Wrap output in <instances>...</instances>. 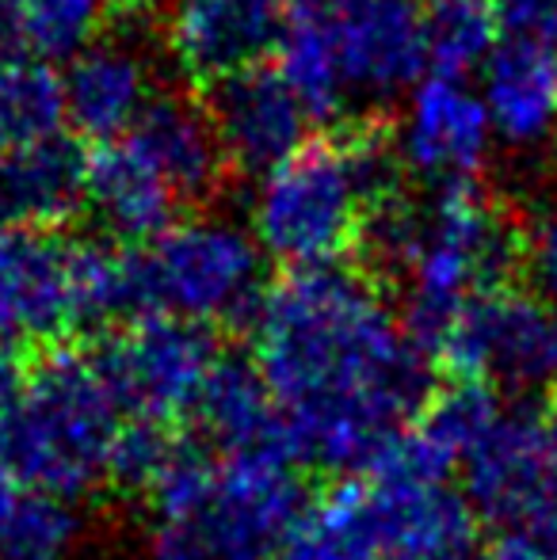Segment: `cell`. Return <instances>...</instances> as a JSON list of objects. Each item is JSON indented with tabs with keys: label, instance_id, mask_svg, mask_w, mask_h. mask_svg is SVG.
<instances>
[{
	"label": "cell",
	"instance_id": "23",
	"mask_svg": "<svg viewBox=\"0 0 557 560\" xmlns=\"http://www.w3.org/2000/svg\"><path fill=\"white\" fill-rule=\"evenodd\" d=\"M423 38H428V73L466 77L504 43L500 0H423Z\"/></svg>",
	"mask_w": 557,
	"mask_h": 560
},
{
	"label": "cell",
	"instance_id": "10",
	"mask_svg": "<svg viewBox=\"0 0 557 560\" xmlns=\"http://www.w3.org/2000/svg\"><path fill=\"white\" fill-rule=\"evenodd\" d=\"M282 31L279 0H169L164 12V46L199 89L260 69Z\"/></svg>",
	"mask_w": 557,
	"mask_h": 560
},
{
	"label": "cell",
	"instance_id": "33",
	"mask_svg": "<svg viewBox=\"0 0 557 560\" xmlns=\"http://www.w3.org/2000/svg\"><path fill=\"white\" fill-rule=\"evenodd\" d=\"M161 0H107V8H115V12L123 15H135V12H149V8H156Z\"/></svg>",
	"mask_w": 557,
	"mask_h": 560
},
{
	"label": "cell",
	"instance_id": "8",
	"mask_svg": "<svg viewBox=\"0 0 557 560\" xmlns=\"http://www.w3.org/2000/svg\"><path fill=\"white\" fill-rule=\"evenodd\" d=\"M96 362L127 420L169 428L195 412L222 354L210 328L176 317H138L100 347Z\"/></svg>",
	"mask_w": 557,
	"mask_h": 560
},
{
	"label": "cell",
	"instance_id": "3",
	"mask_svg": "<svg viewBox=\"0 0 557 560\" xmlns=\"http://www.w3.org/2000/svg\"><path fill=\"white\" fill-rule=\"evenodd\" d=\"M149 560H271L305 511V485L282 450L222 454L176 443L146 488Z\"/></svg>",
	"mask_w": 557,
	"mask_h": 560
},
{
	"label": "cell",
	"instance_id": "15",
	"mask_svg": "<svg viewBox=\"0 0 557 560\" xmlns=\"http://www.w3.org/2000/svg\"><path fill=\"white\" fill-rule=\"evenodd\" d=\"M66 126L92 145L123 141L156 100L153 69L130 43L96 38L61 73Z\"/></svg>",
	"mask_w": 557,
	"mask_h": 560
},
{
	"label": "cell",
	"instance_id": "32",
	"mask_svg": "<svg viewBox=\"0 0 557 560\" xmlns=\"http://www.w3.org/2000/svg\"><path fill=\"white\" fill-rule=\"evenodd\" d=\"M279 8L294 15H317L321 8H328V0H279Z\"/></svg>",
	"mask_w": 557,
	"mask_h": 560
},
{
	"label": "cell",
	"instance_id": "5",
	"mask_svg": "<svg viewBox=\"0 0 557 560\" xmlns=\"http://www.w3.org/2000/svg\"><path fill=\"white\" fill-rule=\"evenodd\" d=\"M127 423L96 351L50 347L0 400V477L20 492L77 503L115 480Z\"/></svg>",
	"mask_w": 557,
	"mask_h": 560
},
{
	"label": "cell",
	"instance_id": "12",
	"mask_svg": "<svg viewBox=\"0 0 557 560\" xmlns=\"http://www.w3.org/2000/svg\"><path fill=\"white\" fill-rule=\"evenodd\" d=\"M325 20L351 96L390 100L420 84L428 69L423 0H328Z\"/></svg>",
	"mask_w": 557,
	"mask_h": 560
},
{
	"label": "cell",
	"instance_id": "2",
	"mask_svg": "<svg viewBox=\"0 0 557 560\" xmlns=\"http://www.w3.org/2000/svg\"><path fill=\"white\" fill-rule=\"evenodd\" d=\"M397 195V149L386 126L371 118L340 122L260 176L253 236L264 259H276L287 275L344 267V256L367 244L379 210Z\"/></svg>",
	"mask_w": 557,
	"mask_h": 560
},
{
	"label": "cell",
	"instance_id": "26",
	"mask_svg": "<svg viewBox=\"0 0 557 560\" xmlns=\"http://www.w3.org/2000/svg\"><path fill=\"white\" fill-rule=\"evenodd\" d=\"M81 541V515L73 503L23 492L0 526V560H69Z\"/></svg>",
	"mask_w": 557,
	"mask_h": 560
},
{
	"label": "cell",
	"instance_id": "27",
	"mask_svg": "<svg viewBox=\"0 0 557 560\" xmlns=\"http://www.w3.org/2000/svg\"><path fill=\"white\" fill-rule=\"evenodd\" d=\"M485 560H557V503L504 526Z\"/></svg>",
	"mask_w": 557,
	"mask_h": 560
},
{
	"label": "cell",
	"instance_id": "19",
	"mask_svg": "<svg viewBox=\"0 0 557 560\" xmlns=\"http://www.w3.org/2000/svg\"><path fill=\"white\" fill-rule=\"evenodd\" d=\"M192 416L199 420L207 443H214L222 454H264V450L290 454L276 397L264 385L260 370L245 359L218 362Z\"/></svg>",
	"mask_w": 557,
	"mask_h": 560
},
{
	"label": "cell",
	"instance_id": "18",
	"mask_svg": "<svg viewBox=\"0 0 557 560\" xmlns=\"http://www.w3.org/2000/svg\"><path fill=\"white\" fill-rule=\"evenodd\" d=\"M84 207L112 236L146 248L176 225L179 199L130 141H107L84 153Z\"/></svg>",
	"mask_w": 557,
	"mask_h": 560
},
{
	"label": "cell",
	"instance_id": "11",
	"mask_svg": "<svg viewBox=\"0 0 557 560\" xmlns=\"http://www.w3.org/2000/svg\"><path fill=\"white\" fill-rule=\"evenodd\" d=\"M492 145V118L485 112L481 92L469 89L462 77L423 73L409 92L397 156L420 179L436 187L474 184Z\"/></svg>",
	"mask_w": 557,
	"mask_h": 560
},
{
	"label": "cell",
	"instance_id": "17",
	"mask_svg": "<svg viewBox=\"0 0 557 560\" xmlns=\"http://www.w3.org/2000/svg\"><path fill=\"white\" fill-rule=\"evenodd\" d=\"M481 100L492 133L515 149L557 141V50L523 35H504L481 69Z\"/></svg>",
	"mask_w": 557,
	"mask_h": 560
},
{
	"label": "cell",
	"instance_id": "9",
	"mask_svg": "<svg viewBox=\"0 0 557 560\" xmlns=\"http://www.w3.org/2000/svg\"><path fill=\"white\" fill-rule=\"evenodd\" d=\"M466 500L500 526L557 503V428L531 408H508L466 457Z\"/></svg>",
	"mask_w": 557,
	"mask_h": 560
},
{
	"label": "cell",
	"instance_id": "6",
	"mask_svg": "<svg viewBox=\"0 0 557 560\" xmlns=\"http://www.w3.org/2000/svg\"><path fill=\"white\" fill-rule=\"evenodd\" d=\"M141 317H176L199 328L253 325L264 294V252L225 218L195 214L135 248Z\"/></svg>",
	"mask_w": 557,
	"mask_h": 560
},
{
	"label": "cell",
	"instance_id": "31",
	"mask_svg": "<svg viewBox=\"0 0 557 560\" xmlns=\"http://www.w3.org/2000/svg\"><path fill=\"white\" fill-rule=\"evenodd\" d=\"M20 495H23V492L12 485V480L0 477V526L8 523V515H12V511H15V503H20Z\"/></svg>",
	"mask_w": 557,
	"mask_h": 560
},
{
	"label": "cell",
	"instance_id": "14",
	"mask_svg": "<svg viewBox=\"0 0 557 560\" xmlns=\"http://www.w3.org/2000/svg\"><path fill=\"white\" fill-rule=\"evenodd\" d=\"M77 328L69 241L46 229H0V347L43 343Z\"/></svg>",
	"mask_w": 557,
	"mask_h": 560
},
{
	"label": "cell",
	"instance_id": "20",
	"mask_svg": "<svg viewBox=\"0 0 557 560\" xmlns=\"http://www.w3.org/2000/svg\"><path fill=\"white\" fill-rule=\"evenodd\" d=\"M84 202V156L50 138L0 161V229H50Z\"/></svg>",
	"mask_w": 557,
	"mask_h": 560
},
{
	"label": "cell",
	"instance_id": "28",
	"mask_svg": "<svg viewBox=\"0 0 557 560\" xmlns=\"http://www.w3.org/2000/svg\"><path fill=\"white\" fill-rule=\"evenodd\" d=\"M523 259H527L535 294L557 310V210L535 222L527 244H523Z\"/></svg>",
	"mask_w": 557,
	"mask_h": 560
},
{
	"label": "cell",
	"instance_id": "22",
	"mask_svg": "<svg viewBox=\"0 0 557 560\" xmlns=\"http://www.w3.org/2000/svg\"><path fill=\"white\" fill-rule=\"evenodd\" d=\"M282 560H379L367 477L336 480L305 503Z\"/></svg>",
	"mask_w": 557,
	"mask_h": 560
},
{
	"label": "cell",
	"instance_id": "30",
	"mask_svg": "<svg viewBox=\"0 0 557 560\" xmlns=\"http://www.w3.org/2000/svg\"><path fill=\"white\" fill-rule=\"evenodd\" d=\"M20 50H23V38H20V27H15L12 0H0V61L23 58Z\"/></svg>",
	"mask_w": 557,
	"mask_h": 560
},
{
	"label": "cell",
	"instance_id": "16",
	"mask_svg": "<svg viewBox=\"0 0 557 560\" xmlns=\"http://www.w3.org/2000/svg\"><path fill=\"white\" fill-rule=\"evenodd\" d=\"M123 141H130V149L176 191L179 202H202L218 195L230 168L207 107L179 92H156Z\"/></svg>",
	"mask_w": 557,
	"mask_h": 560
},
{
	"label": "cell",
	"instance_id": "29",
	"mask_svg": "<svg viewBox=\"0 0 557 560\" xmlns=\"http://www.w3.org/2000/svg\"><path fill=\"white\" fill-rule=\"evenodd\" d=\"M504 35H523L557 50V0H500Z\"/></svg>",
	"mask_w": 557,
	"mask_h": 560
},
{
	"label": "cell",
	"instance_id": "34",
	"mask_svg": "<svg viewBox=\"0 0 557 560\" xmlns=\"http://www.w3.org/2000/svg\"><path fill=\"white\" fill-rule=\"evenodd\" d=\"M546 420L557 428V385H554V393H550V408H546Z\"/></svg>",
	"mask_w": 557,
	"mask_h": 560
},
{
	"label": "cell",
	"instance_id": "4",
	"mask_svg": "<svg viewBox=\"0 0 557 560\" xmlns=\"http://www.w3.org/2000/svg\"><path fill=\"white\" fill-rule=\"evenodd\" d=\"M367 244L405 279V328L431 354L474 298L508 287L527 241L477 184H446L423 202L390 199Z\"/></svg>",
	"mask_w": 557,
	"mask_h": 560
},
{
	"label": "cell",
	"instance_id": "25",
	"mask_svg": "<svg viewBox=\"0 0 557 560\" xmlns=\"http://www.w3.org/2000/svg\"><path fill=\"white\" fill-rule=\"evenodd\" d=\"M15 27L38 58H69L96 43L107 0H12Z\"/></svg>",
	"mask_w": 557,
	"mask_h": 560
},
{
	"label": "cell",
	"instance_id": "21",
	"mask_svg": "<svg viewBox=\"0 0 557 560\" xmlns=\"http://www.w3.org/2000/svg\"><path fill=\"white\" fill-rule=\"evenodd\" d=\"M276 73L294 92L310 122H340V115L356 100L348 89V73H344L325 12L294 15L287 23L276 50Z\"/></svg>",
	"mask_w": 557,
	"mask_h": 560
},
{
	"label": "cell",
	"instance_id": "1",
	"mask_svg": "<svg viewBox=\"0 0 557 560\" xmlns=\"http://www.w3.org/2000/svg\"><path fill=\"white\" fill-rule=\"evenodd\" d=\"M253 366L294 462L371 469L428 405V354L363 271H294L253 317Z\"/></svg>",
	"mask_w": 557,
	"mask_h": 560
},
{
	"label": "cell",
	"instance_id": "7",
	"mask_svg": "<svg viewBox=\"0 0 557 560\" xmlns=\"http://www.w3.org/2000/svg\"><path fill=\"white\" fill-rule=\"evenodd\" d=\"M431 359L485 389H554L557 310L535 290L497 287L443 328Z\"/></svg>",
	"mask_w": 557,
	"mask_h": 560
},
{
	"label": "cell",
	"instance_id": "13",
	"mask_svg": "<svg viewBox=\"0 0 557 560\" xmlns=\"http://www.w3.org/2000/svg\"><path fill=\"white\" fill-rule=\"evenodd\" d=\"M202 107L214 122L225 161L253 176H268L310 141L305 138L310 115L302 112L276 66H260L230 77V81H218L214 89H207Z\"/></svg>",
	"mask_w": 557,
	"mask_h": 560
},
{
	"label": "cell",
	"instance_id": "24",
	"mask_svg": "<svg viewBox=\"0 0 557 560\" xmlns=\"http://www.w3.org/2000/svg\"><path fill=\"white\" fill-rule=\"evenodd\" d=\"M61 77L38 58L0 61V161L38 141L61 138Z\"/></svg>",
	"mask_w": 557,
	"mask_h": 560
}]
</instances>
